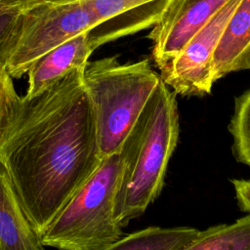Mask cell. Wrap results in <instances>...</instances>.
Here are the masks:
<instances>
[{
	"label": "cell",
	"instance_id": "1",
	"mask_svg": "<svg viewBox=\"0 0 250 250\" xmlns=\"http://www.w3.org/2000/svg\"><path fill=\"white\" fill-rule=\"evenodd\" d=\"M83 72L21 97L0 144V162L40 235L103 160Z\"/></svg>",
	"mask_w": 250,
	"mask_h": 250
},
{
	"label": "cell",
	"instance_id": "2",
	"mask_svg": "<svg viewBox=\"0 0 250 250\" xmlns=\"http://www.w3.org/2000/svg\"><path fill=\"white\" fill-rule=\"evenodd\" d=\"M179 131L176 94L160 80L121 148L125 169L115 218L122 228L141 216L161 192Z\"/></svg>",
	"mask_w": 250,
	"mask_h": 250
},
{
	"label": "cell",
	"instance_id": "3",
	"mask_svg": "<svg viewBox=\"0 0 250 250\" xmlns=\"http://www.w3.org/2000/svg\"><path fill=\"white\" fill-rule=\"evenodd\" d=\"M160 80L146 59L120 63L109 57L87 64L83 83L103 159L121 150Z\"/></svg>",
	"mask_w": 250,
	"mask_h": 250
},
{
	"label": "cell",
	"instance_id": "4",
	"mask_svg": "<svg viewBox=\"0 0 250 250\" xmlns=\"http://www.w3.org/2000/svg\"><path fill=\"white\" fill-rule=\"evenodd\" d=\"M124 169L121 150L104 157L41 233L42 243L58 250H103L122 237L115 199Z\"/></svg>",
	"mask_w": 250,
	"mask_h": 250
},
{
	"label": "cell",
	"instance_id": "5",
	"mask_svg": "<svg viewBox=\"0 0 250 250\" xmlns=\"http://www.w3.org/2000/svg\"><path fill=\"white\" fill-rule=\"evenodd\" d=\"M97 24V18L86 0L42 5L20 12L3 67L13 79L21 78L38 59Z\"/></svg>",
	"mask_w": 250,
	"mask_h": 250
},
{
	"label": "cell",
	"instance_id": "6",
	"mask_svg": "<svg viewBox=\"0 0 250 250\" xmlns=\"http://www.w3.org/2000/svg\"><path fill=\"white\" fill-rule=\"evenodd\" d=\"M240 0H229L163 66L161 80L175 94L191 97L210 94L213 84V56L224 28Z\"/></svg>",
	"mask_w": 250,
	"mask_h": 250
},
{
	"label": "cell",
	"instance_id": "7",
	"mask_svg": "<svg viewBox=\"0 0 250 250\" xmlns=\"http://www.w3.org/2000/svg\"><path fill=\"white\" fill-rule=\"evenodd\" d=\"M229 0H170L152 27V58L159 69L170 62L188 41Z\"/></svg>",
	"mask_w": 250,
	"mask_h": 250
},
{
	"label": "cell",
	"instance_id": "8",
	"mask_svg": "<svg viewBox=\"0 0 250 250\" xmlns=\"http://www.w3.org/2000/svg\"><path fill=\"white\" fill-rule=\"evenodd\" d=\"M98 24L88 31L94 50L102 45L154 26L170 0H86Z\"/></svg>",
	"mask_w": 250,
	"mask_h": 250
},
{
	"label": "cell",
	"instance_id": "9",
	"mask_svg": "<svg viewBox=\"0 0 250 250\" xmlns=\"http://www.w3.org/2000/svg\"><path fill=\"white\" fill-rule=\"evenodd\" d=\"M95 50L88 31L80 33L38 59L29 68L28 88L24 97L31 99L72 70H83Z\"/></svg>",
	"mask_w": 250,
	"mask_h": 250
},
{
	"label": "cell",
	"instance_id": "10",
	"mask_svg": "<svg viewBox=\"0 0 250 250\" xmlns=\"http://www.w3.org/2000/svg\"><path fill=\"white\" fill-rule=\"evenodd\" d=\"M0 250H45L21 198L0 162Z\"/></svg>",
	"mask_w": 250,
	"mask_h": 250
},
{
	"label": "cell",
	"instance_id": "11",
	"mask_svg": "<svg viewBox=\"0 0 250 250\" xmlns=\"http://www.w3.org/2000/svg\"><path fill=\"white\" fill-rule=\"evenodd\" d=\"M250 69V0H240L229 19L213 56V79Z\"/></svg>",
	"mask_w": 250,
	"mask_h": 250
},
{
	"label": "cell",
	"instance_id": "12",
	"mask_svg": "<svg viewBox=\"0 0 250 250\" xmlns=\"http://www.w3.org/2000/svg\"><path fill=\"white\" fill-rule=\"evenodd\" d=\"M198 232L188 227H148L123 235L103 250H183Z\"/></svg>",
	"mask_w": 250,
	"mask_h": 250
},
{
	"label": "cell",
	"instance_id": "13",
	"mask_svg": "<svg viewBox=\"0 0 250 250\" xmlns=\"http://www.w3.org/2000/svg\"><path fill=\"white\" fill-rule=\"evenodd\" d=\"M183 250H250V214L232 224L199 230Z\"/></svg>",
	"mask_w": 250,
	"mask_h": 250
},
{
	"label": "cell",
	"instance_id": "14",
	"mask_svg": "<svg viewBox=\"0 0 250 250\" xmlns=\"http://www.w3.org/2000/svg\"><path fill=\"white\" fill-rule=\"evenodd\" d=\"M229 131L233 155L238 162L250 167V89L236 97Z\"/></svg>",
	"mask_w": 250,
	"mask_h": 250
},
{
	"label": "cell",
	"instance_id": "15",
	"mask_svg": "<svg viewBox=\"0 0 250 250\" xmlns=\"http://www.w3.org/2000/svg\"><path fill=\"white\" fill-rule=\"evenodd\" d=\"M20 101L13 78L0 66V144L12 126Z\"/></svg>",
	"mask_w": 250,
	"mask_h": 250
},
{
	"label": "cell",
	"instance_id": "16",
	"mask_svg": "<svg viewBox=\"0 0 250 250\" xmlns=\"http://www.w3.org/2000/svg\"><path fill=\"white\" fill-rule=\"evenodd\" d=\"M19 17L20 12H7L0 14V66L2 67L5 52L11 35L18 23Z\"/></svg>",
	"mask_w": 250,
	"mask_h": 250
},
{
	"label": "cell",
	"instance_id": "17",
	"mask_svg": "<svg viewBox=\"0 0 250 250\" xmlns=\"http://www.w3.org/2000/svg\"><path fill=\"white\" fill-rule=\"evenodd\" d=\"M76 0H2V5L10 12H24L42 5L64 4Z\"/></svg>",
	"mask_w": 250,
	"mask_h": 250
},
{
	"label": "cell",
	"instance_id": "18",
	"mask_svg": "<svg viewBox=\"0 0 250 250\" xmlns=\"http://www.w3.org/2000/svg\"><path fill=\"white\" fill-rule=\"evenodd\" d=\"M231 182L240 209L250 214V180H232Z\"/></svg>",
	"mask_w": 250,
	"mask_h": 250
},
{
	"label": "cell",
	"instance_id": "19",
	"mask_svg": "<svg viewBox=\"0 0 250 250\" xmlns=\"http://www.w3.org/2000/svg\"><path fill=\"white\" fill-rule=\"evenodd\" d=\"M7 12H10V11H8L7 9H5V8L3 7V5H2V0H0V14H2V13H7Z\"/></svg>",
	"mask_w": 250,
	"mask_h": 250
}]
</instances>
